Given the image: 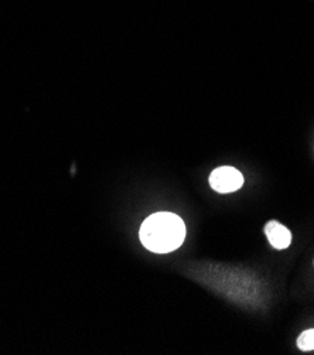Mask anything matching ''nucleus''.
<instances>
[{"label":"nucleus","instance_id":"20e7f679","mask_svg":"<svg viewBox=\"0 0 314 355\" xmlns=\"http://www.w3.org/2000/svg\"><path fill=\"white\" fill-rule=\"evenodd\" d=\"M297 347L302 351H314V329L303 331L297 338Z\"/></svg>","mask_w":314,"mask_h":355},{"label":"nucleus","instance_id":"f257e3e1","mask_svg":"<svg viewBox=\"0 0 314 355\" xmlns=\"http://www.w3.org/2000/svg\"><path fill=\"white\" fill-rule=\"evenodd\" d=\"M146 250L156 254H168L182 246L186 238L183 220L171 212H157L148 217L139 231Z\"/></svg>","mask_w":314,"mask_h":355},{"label":"nucleus","instance_id":"f03ea898","mask_svg":"<svg viewBox=\"0 0 314 355\" xmlns=\"http://www.w3.org/2000/svg\"><path fill=\"white\" fill-rule=\"evenodd\" d=\"M243 184V175L234 167L223 166L209 174V186L221 194H228L239 190Z\"/></svg>","mask_w":314,"mask_h":355},{"label":"nucleus","instance_id":"7ed1b4c3","mask_svg":"<svg viewBox=\"0 0 314 355\" xmlns=\"http://www.w3.org/2000/svg\"><path fill=\"white\" fill-rule=\"evenodd\" d=\"M265 234L268 236L269 243L274 248V250H286V248L290 245L292 242V234L290 231L282 225L279 221H269L265 225Z\"/></svg>","mask_w":314,"mask_h":355}]
</instances>
